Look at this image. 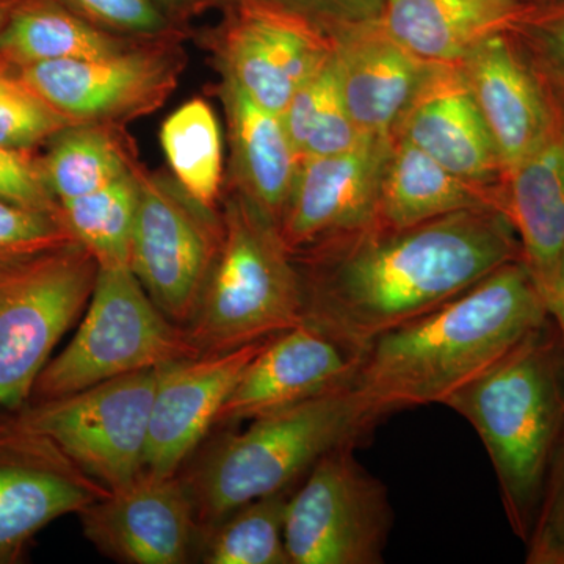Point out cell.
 <instances>
[{
  "label": "cell",
  "mask_w": 564,
  "mask_h": 564,
  "mask_svg": "<svg viewBox=\"0 0 564 564\" xmlns=\"http://www.w3.org/2000/svg\"><path fill=\"white\" fill-rule=\"evenodd\" d=\"M293 258L302 274L304 323L359 359L381 334L521 261L522 247L503 210L473 209L406 228L372 225Z\"/></svg>",
  "instance_id": "1"
},
{
  "label": "cell",
  "mask_w": 564,
  "mask_h": 564,
  "mask_svg": "<svg viewBox=\"0 0 564 564\" xmlns=\"http://www.w3.org/2000/svg\"><path fill=\"white\" fill-rule=\"evenodd\" d=\"M551 317L524 261L381 334L359 356L351 386L380 419L448 397Z\"/></svg>",
  "instance_id": "2"
},
{
  "label": "cell",
  "mask_w": 564,
  "mask_h": 564,
  "mask_svg": "<svg viewBox=\"0 0 564 564\" xmlns=\"http://www.w3.org/2000/svg\"><path fill=\"white\" fill-rule=\"evenodd\" d=\"M473 425L499 481L516 536L532 530L564 430V344L551 317L445 400Z\"/></svg>",
  "instance_id": "3"
},
{
  "label": "cell",
  "mask_w": 564,
  "mask_h": 564,
  "mask_svg": "<svg viewBox=\"0 0 564 564\" xmlns=\"http://www.w3.org/2000/svg\"><path fill=\"white\" fill-rule=\"evenodd\" d=\"M380 421L351 383L252 419L221 437L184 481L196 521L214 529L242 505L289 491L318 459L361 444Z\"/></svg>",
  "instance_id": "4"
},
{
  "label": "cell",
  "mask_w": 564,
  "mask_h": 564,
  "mask_svg": "<svg viewBox=\"0 0 564 564\" xmlns=\"http://www.w3.org/2000/svg\"><path fill=\"white\" fill-rule=\"evenodd\" d=\"M221 237L188 336L202 355L270 339L304 322L302 274L280 225L225 182Z\"/></svg>",
  "instance_id": "5"
},
{
  "label": "cell",
  "mask_w": 564,
  "mask_h": 564,
  "mask_svg": "<svg viewBox=\"0 0 564 564\" xmlns=\"http://www.w3.org/2000/svg\"><path fill=\"white\" fill-rule=\"evenodd\" d=\"M199 355L187 328L159 310L131 269H99L79 328L68 347L46 364L32 399H58Z\"/></svg>",
  "instance_id": "6"
},
{
  "label": "cell",
  "mask_w": 564,
  "mask_h": 564,
  "mask_svg": "<svg viewBox=\"0 0 564 564\" xmlns=\"http://www.w3.org/2000/svg\"><path fill=\"white\" fill-rule=\"evenodd\" d=\"M99 265L80 243L0 265V411H18L90 302Z\"/></svg>",
  "instance_id": "7"
},
{
  "label": "cell",
  "mask_w": 564,
  "mask_h": 564,
  "mask_svg": "<svg viewBox=\"0 0 564 564\" xmlns=\"http://www.w3.org/2000/svg\"><path fill=\"white\" fill-rule=\"evenodd\" d=\"M334 448L314 464L284 513L291 564H380L393 524L388 488L355 456Z\"/></svg>",
  "instance_id": "8"
},
{
  "label": "cell",
  "mask_w": 564,
  "mask_h": 564,
  "mask_svg": "<svg viewBox=\"0 0 564 564\" xmlns=\"http://www.w3.org/2000/svg\"><path fill=\"white\" fill-rule=\"evenodd\" d=\"M161 369L122 375L70 395L35 402L11 419L46 437L77 469L113 491L143 470Z\"/></svg>",
  "instance_id": "9"
},
{
  "label": "cell",
  "mask_w": 564,
  "mask_h": 564,
  "mask_svg": "<svg viewBox=\"0 0 564 564\" xmlns=\"http://www.w3.org/2000/svg\"><path fill=\"white\" fill-rule=\"evenodd\" d=\"M184 32L141 39L128 50L84 61L39 63L17 70L70 124L122 128L169 101L187 66Z\"/></svg>",
  "instance_id": "10"
},
{
  "label": "cell",
  "mask_w": 564,
  "mask_h": 564,
  "mask_svg": "<svg viewBox=\"0 0 564 564\" xmlns=\"http://www.w3.org/2000/svg\"><path fill=\"white\" fill-rule=\"evenodd\" d=\"M221 237L220 212L191 198L174 177L140 165L131 270L170 321L187 326Z\"/></svg>",
  "instance_id": "11"
},
{
  "label": "cell",
  "mask_w": 564,
  "mask_h": 564,
  "mask_svg": "<svg viewBox=\"0 0 564 564\" xmlns=\"http://www.w3.org/2000/svg\"><path fill=\"white\" fill-rule=\"evenodd\" d=\"M204 35L221 79L263 109L282 113L293 95L329 62L332 33L317 22L269 3H226Z\"/></svg>",
  "instance_id": "12"
},
{
  "label": "cell",
  "mask_w": 564,
  "mask_h": 564,
  "mask_svg": "<svg viewBox=\"0 0 564 564\" xmlns=\"http://www.w3.org/2000/svg\"><path fill=\"white\" fill-rule=\"evenodd\" d=\"M392 140L364 135L351 150L300 161L280 220L292 254L373 225Z\"/></svg>",
  "instance_id": "13"
},
{
  "label": "cell",
  "mask_w": 564,
  "mask_h": 564,
  "mask_svg": "<svg viewBox=\"0 0 564 564\" xmlns=\"http://www.w3.org/2000/svg\"><path fill=\"white\" fill-rule=\"evenodd\" d=\"M109 492L46 437L11 417L0 422V563L14 562L55 519Z\"/></svg>",
  "instance_id": "14"
},
{
  "label": "cell",
  "mask_w": 564,
  "mask_h": 564,
  "mask_svg": "<svg viewBox=\"0 0 564 564\" xmlns=\"http://www.w3.org/2000/svg\"><path fill=\"white\" fill-rule=\"evenodd\" d=\"M79 518L99 552L129 564L187 563L198 522L184 481L144 473L87 505Z\"/></svg>",
  "instance_id": "15"
},
{
  "label": "cell",
  "mask_w": 564,
  "mask_h": 564,
  "mask_svg": "<svg viewBox=\"0 0 564 564\" xmlns=\"http://www.w3.org/2000/svg\"><path fill=\"white\" fill-rule=\"evenodd\" d=\"M265 340L162 367L141 473L154 477L176 475L217 423L223 404Z\"/></svg>",
  "instance_id": "16"
},
{
  "label": "cell",
  "mask_w": 564,
  "mask_h": 564,
  "mask_svg": "<svg viewBox=\"0 0 564 564\" xmlns=\"http://www.w3.org/2000/svg\"><path fill=\"white\" fill-rule=\"evenodd\" d=\"M491 132L505 176L543 140L555 98L510 32L481 41L455 63Z\"/></svg>",
  "instance_id": "17"
},
{
  "label": "cell",
  "mask_w": 564,
  "mask_h": 564,
  "mask_svg": "<svg viewBox=\"0 0 564 564\" xmlns=\"http://www.w3.org/2000/svg\"><path fill=\"white\" fill-rule=\"evenodd\" d=\"M358 358L302 323L265 340L245 367L218 414V425L252 421L348 384Z\"/></svg>",
  "instance_id": "18"
},
{
  "label": "cell",
  "mask_w": 564,
  "mask_h": 564,
  "mask_svg": "<svg viewBox=\"0 0 564 564\" xmlns=\"http://www.w3.org/2000/svg\"><path fill=\"white\" fill-rule=\"evenodd\" d=\"M334 65L345 106L362 135L393 137L437 65L415 57L380 20L333 33Z\"/></svg>",
  "instance_id": "19"
},
{
  "label": "cell",
  "mask_w": 564,
  "mask_h": 564,
  "mask_svg": "<svg viewBox=\"0 0 564 564\" xmlns=\"http://www.w3.org/2000/svg\"><path fill=\"white\" fill-rule=\"evenodd\" d=\"M404 139L466 180L502 184L505 169L488 126L455 65H437L404 113Z\"/></svg>",
  "instance_id": "20"
},
{
  "label": "cell",
  "mask_w": 564,
  "mask_h": 564,
  "mask_svg": "<svg viewBox=\"0 0 564 564\" xmlns=\"http://www.w3.org/2000/svg\"><path fill=\"white\" fill-rule=\"evenodd\" d=\"M554 98V118L543 140L503 181V212L544 302L564 248V99Z\"/></svg>",
  "instance_id": "21"
},
{
  "label": "cell",
  "mask_w": 564,
  "mask_h": 564,
  "mask_svg": "<svg viewBox=\"0 0 564 564\" xmlns=\"http://www.w3.org/2000/svg\"><path fill=\"white\" fill-rule=\"evenodd\" d=\"M503 210L502 184H484L459 176L393 135L378 195L375 226L406 228L455 212Z\"/></svg>",
  "instance_id": "22"
},
{
  "label": "cell",
  "mask_w": 564,
  "mask_h": 564,
  "mask_svg": "<svg viewBox=\"0 0 564 564\" xmlns=\"http://www.w3.org/2000/svg\"><path fill=\"white\" fill-rule=\"evenodd\" d=\"M228 126V184L250 196L280 225L300 158L280 113L263 109L232 82L217 87Z\"/></svg>",
  "instance_id": "23"
},
{
  "label": "cell",
  "mask_w": 564,
  "mask_h": 564,
  "mask_svg": "<svg viewBox=\"0 0 564 564\" xmlns=\"http://www.w3.org/2000/svg\"><path fill=\"white\" fill-rule=\"evenodd\" d=\"M521 0H384L381 24L422 61L455 65L475 46L505 32Z\"/></svg>",
  "instance_id": "24"
},
{
  "label": "cell",
  "mask_w": 564,
  "mask_h": 564,
  "mask_svg": "<svg viewBox=\"0 0 564 564\" xmlns=\"http://www.w3.org/2000/svg\"><path fill=\"white\" fill-rule=\"evenodd\" d=\"M141 39L104 31L63 0H21L0 32V61L13 69L106 57Z\"/></svg>",
  "instance_id": "25"
},
{
  "label": "cell",
  "mask_w": 564,
  "mask_h": 564,
  "mask_svg": "<svg viewBox=\"0 0 564 564\" xmlns=\"http://www.w3.org/2000/svg\"><path fill=\"white\" fill-rule=\"evenodd\" d=\"M41 165L51 192L65 203L128 176L139 161L122 128L70 124L47 141Z\"/></svg>",
  "instance_id": "26"
},
{
  "label": "cell",
  "mask_w": 564,
  "mask_h": 564,
  "mask_svg": "<svg viewBox=\"0 0 564 564\" xmlns=\"http://www.w3.org/2000/svg\"><path fill=\"white\" fill-rule=\"evenodd\" d=\"M161 144L173 177L191 198L218 210L225 191L220 122L209 104L191 99L161 128Z\"/></svg>",
  "instance_id": "27"
},
{
  "label": "cell",
  "mask_w": 564,
  "mask_h": 564,
  "mask_svg": "<svg viewBox=\"0 0 564 564\" xmlns=\"http://www.w3.org/2000/svg\"><path fill=\"white\" fill-rule=\"evenodd\" d=\"M139 169L101 191L61 203L63 220L99 269H131L133 226L139 204Z\"/></svg>",
  "instance_id": "28"
},
{
  "label": "cell",
  "mask_w": 564,
  "mask_h": 564,
  "mask_svg": "<svg viewBox=\"0 0 564 564\" xmlns=\"http://www.w3.org/2000/svg\"><path fill=\"white\" fill-rule=\"evenodd\" d=\"M281 118L300 161L351 150L364 137L345 106L334 54L293 95Z\"/></svg>",
  "instance_id": "29"
},
{
  "label": "cell",
  "mask_w": 564,
  "mask_h": 564,
  "mask_svg": "<svg viewBox=\"0 0 564 564\" xmlns=\"http://www.w3.org/2000/svg\"><path fill=\"white\" fill-rule=\"evenodd\" d=\"M289 491L237 508L214 527L204 562L209 564H291L284 543Z\"/></svg>",
  "instance_id": "30"
},
{
  "label": "cell",
  "mask_w": 564,
  "mask_h": 564,
  "mask_svg": "<svg viewBox=\"0 0 564 564\" xmlns=\"http://www.w3.org/2000/svg\"><path fill=\"white\" fill-rule=\"evenodd\" d=\"M70 126L0 61V147L35 150Z\"/></svg>",
  "instance_id": "31"
},
{
  "label": "cell",
  "mask_w": 564,
  "mask_h": 564,
  "mask_svg": "<svg viewBox=\"0 0 564 564\" xmlns=\"http://www.w3.org/2000/svg\"><path fill=\"white\" fill-rule=\"evenodd\" d=\"M508 32L551 91L564 99V0L524 3Z\"/></svg>",
  "instance_id": "32"
},
{
  "label": "cell",
  "mask_w": 564,
  "mask_h": 564,
  "mask_svg": "<svg viewBox=\"0 0 564 564\" xmlns=\"http://www.w3.org/2000/svg\"><path fill=\"white\" fill-rule=\"evenodd\" d=\"M79 243L61 212L31 209L0 199V265Z\"/></svg>",
  "instance_id": "33"
},
{
  "label": "cell",
  "mask_w": 564,
  "mask_h": 564,
  "mask_svg": "<svg viewBox=\"0 0 564 564\" xmlns=\"http://www.w3.org/2000/svg\"><path fill=\"white\" fill-rule=\"evenodd\" d=\"M529 564H564V430L549 464L529 538Z\"/></svg>",
  "instance_id": "34"
},
{
  "label": "cell",
  "mask_w": 564,
  "mask_h": 564,
  "mask_svg": "<svg viewBox=\"0 0 564 564\" xmlns=\"http://www.w3.org/2000/svg\"><path fill=\"white\" fill-rule=\"evenodd\" d=\"M69 9L79 13L104 31L154 39L169 33L184 32L152 0H63Z\"/></svg>",
  "instance_id": "35"
},
{
  "label": "cell",
  "mask_w": 564,
  "mask_h": 564,
  "mask_svg": "<svg viewBox=\"0 0 564 564\" xmlns=\"http://www.w3.org/2000/svg\"><path fill=\"white\" fill-rule=\"evenodd\" d=\"M0 199L31 209L62 210L33 150L0 147Z\"/></svg>",
  "instance_id": "36"
},
{
  "label": "cell",
  "mask_w": 564,
  "mask_h": 564,
  "mask_svg": "<svg viewBox=\"0 0 564 564\" xmlns=\"http://www.w3.org/2000/svg\"><path fill=\"white\" fill-rule=\"evenodd\" d=\"M207 10L220 9L226 3L243 0H204ZM250 2L269 3L293 13L310 18L329 33L356 22L380 20L384 0H250Z\"/></svg>",
  "instance_id": "37"
},
{
  "label": "cell",
  "mask_w": 564,
  "mask_h": 564,
  "mask_svg": "<svg viewBox=\"0 0 564 564\" xmlns=\"http://www.w3.org/2000/svg\"><path fill=\"white\" fill-rule=\"evenodd\" d=\"M545 304H547L549 315L554 321L564 344V248L558 263H556L554 282H552Z\"/></svg>",
  "instance_id": "38"
},
{
  "label": "cell",
  "mask_w": 564,
  "mask_h": 564,
  "mask_svg": "<svg viewBox=\"0 0 564 564\" xmlns=\"http://www.w3.org/2000/svg\"><path fill=\"white\" fill-rule=\"evenodd\" d=\"M174 22L184 28L191 18L207 10L204 0H152Z\"/></svg>",
  "instance_id": "39"
},
{
  "label": "cell",
  "mask_w": 564,
  "mask_h": 564,
  "mask_svg": "<svg viewBox=\"0 0 564 564\" xmlns=\"http://www.w3.org/2000/svg\"><path fill=\"white\" fill-rule=\"evenodd\" d=\"M20 2L21 0H0V32H2L3 25L7 24L10 14L13 13Z\"/></svg>",
  "instance_id": "40"
},
{
  "label": "cell",
  "mask_w": 564,
  "mask_h": 564,
  "mask_svg": "<svg viewBox=\"0 0 564 564\" xmlns=\"http://www.w3.org/2000/svg\"><path fill=\"white\" fill-rule=\"evenodd\" d=\"M522 3H541L547 2V0H521Z\"/></svg>",
  "instance_id": "41"
}]
</instances>
